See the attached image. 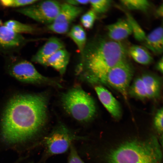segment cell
I'll use <instances>...</instances> for the list:
<instances>
[{"label":"cell","instance_id":"obj_1","mask_svg":"<svg viewBox=\"0 0 163 163\" xmlns=\"http://www.w3.org/2000/svg\"><path fill=\"white\" fill-rule=\"evenodd\" d=\"M47 92L18 93L11 96L2 111L0 120L2 138L5 142H23L37 134L48 120Z\"/></svg>","mask_w":163,"mask_h":163},{"label":"cell","instance_id":"obj_2","mask_svg":"<svg viewBox=\"0 0 163 163\" xmlns=\"http://www.w3.org/2000/svg\"><path fill=\"white\" fill-rule=\"evenodd\" d=\"M81 56L77 73L91 83H104L109 71L126 58L125 49L120 42L100 37L86 44Z\"/></svg>","mask_w":163,"mask_h":163},{"label":"cell","instance_id":"obj_3","mask_svg":"<svg viewBox=\"0 0 163 163\" xmlns=\"http://www.w3.org/2000/svg\"><path fill=\"white\" fill-rule=\"evenodd\" d=\"M102 155L104 163H162L161 145L152 135L123 139Z\"/></svg>","mask_w":163,"mask_h":163},{"label":"cell","instance_id":"obj_4","mask_svg":"<svg viewBox=\"0 0 163 163\" xmlns=\"http://www.w3.org/2000/svg\"><path fill=\"white\" fill-rule=\"evenodd\" d=\"M65 110L76 120L83 123L90 121L96 112L93 97L81 87H74L63 93L61 97Z\"/></svg>","mask_w":163,"mask_h":163},{"label":"cell","instance_id":"obj_5","mask_svg":"<svg viewBox=\"0 0 163 163\" xmlns=\"http://www.w3.org/2000/svg\"><path fill=\"white\" fill-rule=\"evenodd\" d=\"M6 68L10 75L23 83L59 86L56 82L41 74L30 62L22 59L10 57Z\"/></svg>","mask_w":163,"mask_h":163},{"label":"cell","instance_id":"obj_6","mask_svg":"<svg viewBox=\"0 0 163 163\" xmlns=\"http://www.w3.org/2000/svg\"><path fill=\"white\" fill-rule=\"evenodd\" d=\"M88 139L86 136L76 135L64 124L59 123L45 139L46 155L50 157L64 153L70 148L74 141Z\"/></svg>","mask_w":163,"mask_h":163},{"label":"cell","instance_id":"obj_7","mask_svg":"<svg viewBox=\"0 0 163 163\" xmlns=\"http://www.w3.org/2000/svg\"><path fill=\"white\" fill-rule=\"evenodd\" d=\"M61 4L54 0L38 1L33 4L19 8L18 12L39 23L49 25L57 16Z\"/></svg>","mask_w":163,"mask_h":163},{"label":"cell","instance_id":"obj_8","mask_svg":"<svg viewBox=\"0 0 163 163\" xmlns=\"http://www.w3.org/2000/svg\"><path fill=\"white\" fill-rule=\"evenodd\" d=\"M133 72L132 66L126 58L109 71L104 83L118 91L126 99Z\"/></svg>","mask_w":163,"mask_h":163},{"label":"cell","instance_id":"obj_9","mask_svg":"<svg viewBox=\"0 0 163 163\" xmlns=\"http://www.w3.org/2000/svg\"><path fill=\"white\" fill-rule=\"evenodd\" d=\"M161 82L155 75L145 73L136 78L133 82L134 92L140 99H152L158 96Z\"/></svg>","mask_w":163,"mask_h":163},{"label":"cell","instance_id":"obj_10","mask_svg":"<svg viewBox=\"0 0 163 163\" xmlns=\"http://www.w3.org/2000/svg\"><path fill=\"white\" fill-rule=\"evenodd\" d=\"M80 7L66 2L62 4L59 11L53 21L48 25L50 30L59 34L67 32L70 24L82 12Z\"/></svg>","mask_w":163,"mask_h":163},{"label":"cell","instance_id":"obj_11","mask_svg":"<svg viewBox=\"0 0 163 163\" xmlns=\"http://www.w3.org/2000/svg\"><path fill=\"white\" fill-rule=\"evenodd\" d=\"M28 40L5 26H0V52L8 54L18 50Z\"/></svg>","mask_w":163,"mask_h":163},{"label":"cell","instance_id":"obj_12","mask_svg":"<svg viewBox=\"0 0 163 163\" xmlns=\"http://www.w3.org/2000/svg\"><path fill=\"white\" fill-rule=\"evenodd\" d=\"M95 89L101 102L111 116L119 119L122 115V109L118 101L106 88L101 85L96 86Z\"/></svg>","mask_w":163,"mask_h":163},{"label":"cell","instance_id":"obj_13","mask_svg":"<svg viewBox=\"0 0 163 163\" xmlns=\"http://www.w3.org/2000/svg\"><path fill=\"white\" fill-rule=\"evenodd\" d=\"M64 48L59 39L53 37L49 39L32 58V62L45 66L47 60L58 50Z\"/></svg>","mask_w":163,"mask_h":163},{"label":"cell","instance_id":"obj_14","mask_svg":"<svg viewBox=\"0 0 163 163\" xmlns=\"http://www.w3.org/2000/svg\"><path fill=\"white\" fill-rule=\"evenodd\" d=\"M107 29L109 39L117 42L126 38L132 34L131 26L127 19H119L108 25Z\"/></svg>","mask_w":163,"mask_h":163},{"label":"cell","instance_id":"obj_15","mask_svg":"<svg viewBox=\"0 0 163 163\" xmlns=\"http://www.w3.org/2000/svg\"><path fill=\"white\" fill-rule=\"evenodd\" d=\"M70 58L68 52L65 48L56 52L47 60L45 66H49L62 75L65 72Z\"/></svg>","mask_w":163,"mask_h":163},{"label":"cell","instance_id":"obj_16","mask_svg":"<svg viewBox=\"0 0 163 163\" xmlns=\"http://www.w3.org/2000/svg\"><path fill=\"white\" fill-rule=\"evenodd\" d=\"M144 45L154 53L160 54L163 50V29L158 27L146 36Z\"/></svg>","mask_w":163,"mask_h":163},{"label":"cell","instance_id":"obj_17","mask_svg":"<svg viewBox=\"0 0 163 163\" xmlns=\"http://www.w3.org/2000/svg\"><path fill=\"white\" fill-rule=\"evenodd\" d=\"M129 53L135 61L142 65H148L153 60L149 52L141 46L137 45L131 46L129 48Z\"/></svg>","mask_w":163,"mask_h":163},{"label":"cell","instance_id":"obj_18","mask_svg":"<svg viewBox=\"0 0 163 163\" xmlns=\"http://www.w3.org/2000/svg\"><path fill=\"white\" fill-rule=\"evenodd\" d=\"M68 35L75 43L81 55L86 44V34L83 28L79 25H74Z\"/></svg>","mask_w":163,"mask_h":163},{"label":"cell","instance_id":"obj_19","mask_svg":"<svg viewBox=\"0 0 163 163\" xmlns=\"http://www.w3.org/2000/svg\"><path fill=\"white\" fill-rule=\"evenodd\" d=\"M4 25L20 34L21 33L32 34L35 30L32 26L14 20H9L6 21Z\"/></svg>","mask_w":163,"mask_h":163},{"label":"cell","instance_id":"obj_20","mask_svg":"<svg viewBox=\"0 0 163 163\" xmlns=\"http://www.w3.org/2000/svg\"><path fill=\"white\" fill-rule=\"evenodd\" d=\"M121 4L128 9L146 12L148 10L150 3L147 0H121Z\"/></svg>","mask_w":163,"mask_h":163},{"label":"cell","instance_id":"obj_21","mask_svg":"<svg viewBox=\"0 0 163 163\" xmlns=\"http://www.w3.org/2000/svg\"><path fill=\"white\" fill-rule=\"evenodd\" d=\"M126 14L127 20L130 24L135 38L139 41L143 42L146 36L145 32L130 14L126 12Z\"/></svg>","mask_w":163,"mask_h":163},{"label":"cell","instance_id":"obj_22","mask_svg":"<svg viewBox=\"0 0 163 163\" xmlns=\"http://www.w3.org/2000/svg\"><path fill=\"white\" fill-rule=\"evenodd\" d=\"M92 10L96 13L103 14L106 12L110 6L112 1L110 0H89Z\"/></svg>","mask_w":163,"mask_h":163},{"label":"cell","instance_id":"obj_23","mask_svg":"<svg viewBox=\"0 0 163 163\" xmlns=\"http://www.w3.org/2000/svg\"><path fill=\"white\" fill-rule=\"evenodd\" d=\"M37 0H0V4L6 7H24L38 2Z\"/></svg>","mask_w":163,"mask_h":163},{"label":"cell","instance_id":"obj_24","mask_svg":"<svg viewBox=\"0 0 163 163\" xmlns=\"http://www.w3.org/2000/svg\"><path fill=\"white\" fill-rule=\"evenodd\" d=\"M96 14L92 9L84 14L81 18V22L83 26L87 29L91 28L96 19Z\"/></svg>","mask_w":163,"mask_h":163},{"label":"cell","instance_id":"obj_25","mask_svg":"<svg viewBox=\"0 0 163 163\" xmlns=\"http://www.w3.org/2000/svg\"><path fill=\"white\" fill-rule=\"evenodd\" d=\"M163 109L162 107L157 111L154 119V125L156 130L160 136H162Z\"/></svg>","mask_w":163,"mask_h":163},{"label":"cell","instance_id":"obj_26","mask_svg":"<svg viewBox=\"0 0 163 163\" xmlns=\"http://www.w3.org/2000/svg\"><path fill=\"white\" fill-rule=\"evenodd\" d=\"M69 150L67 163H85L78 155L73 143L71 144Z\"/></svg>","mask_w":163,"mask_h":163},{"label":"cell","instance_id":"obj_27","mask_svg":"<svg viewBox=\"0 0 163 163\" xmlns=\"http://www.w3.org/2000/svg\"><path fill=\"white\" fill-rule=\"evenodd\" d=\"M89 0H70L66 1V3L71 5L77 6L79 5H86L89 3Z\"/></svg>","mask_w":163,"mask_h":163},{"label":"cell","instance_id":"obj_28","mask_svg":"<svg viewBox=\"0 0 163 163\" xmlns=\"http://www.w3.org/2000/svg\"><path fill=\"white\" fill-rule=\"evenodd\" d=\"M163 57L162 56L157 63L156 66L157 69L161 73H162L163 70Z\"/></svg>","mask_w":163,"mask_h":163},{"label":"cell","instance_id":"obj_29","mask_svg":"<svg viewBox=\"0 0 163 163\" xmlns=\"http://www.w3.org/2000/svg\"><path fill=\"white\" fill-rule=\"evenodd\" d=\"M156 16L158 17H162L163 16V4L160 5L156 11Z\"/></svg>","mask_w":163,"mask_h":163},{"label":"cell","instance_id":"obj_30","mask_svg":"<svg viewBox=\"0 0 163 163\" xmlns=\"http://www.w3.org/2000/svg\"><path fill=\"white\" fill-rule=\"evenodd\" d=\"M2 24V21H1V20L0 19V26Z\"/></svg>","mask_w":163,"mask_h":163}]
</instances>
